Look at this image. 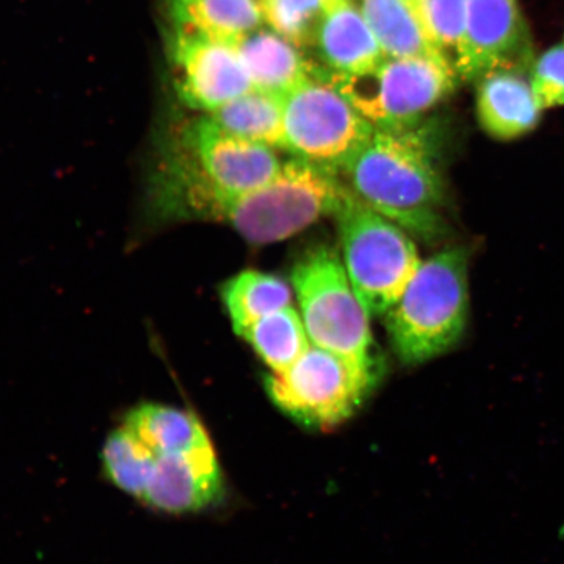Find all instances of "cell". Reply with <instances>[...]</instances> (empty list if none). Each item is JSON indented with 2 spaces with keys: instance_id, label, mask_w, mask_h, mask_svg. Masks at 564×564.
<instances>
[{
  "instance_id": "1",
  "label": "cell",
  "mask_w": 564,
  "mask_h": 564,
  "mask_svg": "<svg viewBox=\"0 0 564 564\" xmlns=\"http://www.w3.org/2000/svg\"><path fill=\"white\" fill-rule=\"evenodd\" d=\"M343 172L359 199L399 227L423 238L443 231L438 152L432 132L420 123L373 130Z\"/></svg>"
},
{
  "instance_id": "2",
  "label": "cell",
  "mask_w": 564,
  "mask_h": 564,
  "mask_svg": "<svg viewBox=\"0 0 564 564\" xmlns=\"http://www.w3.org/2000/svg\"><path fill=\"white\" fill-rule=\"evenodd\" d=\"M335 173L297 158L282 164L270 182L251 193L196 196L189 203L187 220L228 223L251 243L285 241L341 208L351 189Z\"/></svg>"
},
{
  "instance_id": "3",
  "label": "cell",
  "mask_w": 564,
  "mask_h": 564,
  "mask_svg": "<svg viewBox=\"0 0 564 564\" xmlns=\"http://www.w3.org/2000/svg\"><path fill=\"white\" fill-rule=\"evenodd\" d=\"M468 251L447 247L421 262L386 314V327L401 361L422 364L448 351L467 328Z\"/></svg>"
},
{
  "instance_id": "4",
  "label": "cell",
  "mask_w": 564,
  "mask_h": 564,
  "mask_svg": "<svg viewBox=\"0 0 564 564\" xmlns=\"http://www.w3.org/2000/svg\"><path fill=\"white\" fill-rule=\"evenodd\" d=\"M335 217L352 289L370 316L386 315L422 262L415 245L352 192Z\"/></svg>"
},
{
  "instance_id": "5",
  "label": "cell",
  "mask_w": 564,
  "mask_h": 564,
  "mask_svg": "<svg viewBox=\"0 0 564 564\" xmlns=\"http://www.w3.org/2000/svg\"><path fill=\"white\" fill-rule=\"evenodd\" d=\"M292 282L314 347L377 369L370 314L350 284L343 260L321 247L294 267Z\"/></svg>"
},
{
  "instance_id": "6",
  "label": "cell",
  "mask_w": 564,
  "mask_h": 564,
  "mask_svg": "<svg viewBox=\"0 0 564 564\" xmlns=\"http://www.w3.org/2000/svg\"><path fill=\"white\" fill-rule=\"evenodd\" d=\"M326 79L376 129L419 124L434 106L453 94L460 79L449 59L386 58L357 75H337L322 68Z\"/></svg>"
},
{
  "instance_id": "7",
  "label": "cell",
  "mask_w": 564,
  "mask_h": 564,
  "mask_svg": "<svg viewBox=\"0 0 564 564\" xmlns=\"http://www.w3.org/2000/svg\"><path fill=\"white\" fill-rule=\"evenodd\" d=\"M377 369L310 347L299 361L265 380L274 405L302 425L329 429L350 417L373 384Z\"/></svg>"
},
{
  "instance_id": "8",
  "label": "cell",
  "mask_w": 564,
  "mask_h": 564,
  "mask_svg": "<svg viewBox=\"0 0 564 564\" xmlns=\"http://www.w3.org/2000/svg\"><path fill=\"white\" fill-rule=\"evenodd\" d=\"M282 111L286 150L334 172L343 171L376 130L333 84L314 74L282 97Z\"/></svg>"
},
{
  "instance_id": "9",
  "label": "cell",
  "mask_w": 564,
  "mask_h": 564,
  "mask_svg": "<svg viewBox=\"0 0 564 564\" xmlns=\"http://www.w3.org/2000/svg\"><path fill=\"white\" fill-rule=\"evenodd\" d=\"M533 53L518 0H468L467 30L454 63L460 79L477 82L499 68L529 70Z\"/></svg>"
},
{
  "instance_id": "10",
  "label": "cell",
  "mask_w": 564,
  "mask_h": 564,
  "mask_svg": "<svg viewBox=\"0 0 564 564\" xmlns=\"http://www.w3.org/2000/svg\"><path fill=\"white\" fill-rule=\"evenodd\" d=\"M171 55L176 91L192 109L212 112L253 89L235 45L174 33Z\"/></svg>"
},
{
  "instance_id": "11",
  "label": "cell",
  "mask_w": 564,
  "mask_h": 564,
  "mask_svg": "<svg viewBox=\"0 0 564 564\" xmlns=\"http://www.w3.org/2000/svg\"><path fill=\"white\" fill-rule=\"evenodd\" d=\"M153 455V454H152ZM223 474L214 444L153 455L150 481L140 502L160 512H197L220 498Z\"/></svg>"
},
{
  "instance_id": "12",
  "label": "cell",
  "mask_w": 564,
  "mask_h": 564,
  "mask_svg": "<svg viewBox=\"0 0 564 564\" xmlns=\"http://www.w3.org/2000/svg\"><path fill=\"white\" fill-rule=\"evenodd\" d=\"M476 83L478 122L490 138L513 141L538 129L544 110L534 96L528 69H494Z\"/></svg>"
},
{
  "instance_id": "13",
  "label": "cell",
  "mask_w": 564,
  "mask_h": 564,
  "mask_svg": "<svg viewBox=\"0 0 564 564\" xmlns=\"http://www.w3.org/2000/svg\"><path fill=\"white\" fill-rule=\"evenodd\" d=\"M313 46L330 74L357 75L386 58L362 11L350 0H340L326 10L315 33Z\"/></svg>"
},
{
  "instance_id": "14",
  "label": "cell",
  "mask_w": 564,
  "mask_h": 564,
  "mask_svg": "<svg viewBox=\"0 0 564 564\" xmlns=\"http://www.w3.org/2000/svg\"><path fill=\"white\" fill-rule=\"evenodd\" d=\"M237 48L253 89L268 94L284 97L313 75L315 68L300 47L276 32L253 31L239 42Z\"/></svg>"
},
{
  "instance_id": "15",
  "label": "cell",
  "mask_w": 564,
  "mask_h": 564,
  "mask_svg": "<svg viewBox=\"0 0 564 564\" xmlns=\"http://www.w3.org/2000/svg\"><path fill=\"white\" fill-rule=\"evenodd\" d=\"M172 19L174 33L235 46L264 20L256 0H173Z\"/></svg>"
},
{
  "instance_id": "16",
  "label": "cell",
  "mask_w": 564,
  "mask_h": 564,
  "mask_svg": "<svg viewBox=\"0 0 564 564\" xmlns=\"http://www.w3.org/2000/svg\"><path fill=\"white\" fill-rule=\"evenodd\" d=\"M122 425L143 442L153 455L210 446L202 421L188 409L143 403L127 412Z\"/></svg>"
},
{
  "instance_id": "17",
  "label": "cell",
  "mask_w": 564,
  "mask_h": 564,
  "mask_svg": "<svg viewBox=\"0 0 564 564\" xmlns=\"http://www.w3.org/2000/svg\"><path fill=\"white\" fill-rule=\"evenodd\" d=\"M361 11L388 58H447L434 45L419 10L406 0H362Z\"/></svg>"
},
{
  "instance_id": "18",
  "label": "cell",
  "mask_w": 564,
  "mask_h": 564,
  "mask_svg": "<svg viewBox=\"0 0 564 564\" xmlns=\"http://www.w3.org/2000/svg\"><path fill=\"white\" fill-rule=\"evenodd\" d=\"M209 118L232 135L286 150L282 97L252 89L210 112Z\"/></svg>"
},
{
  "instance_id": "19",
  "label": "cell",
  "mask_w": 564,
  "mask_h": 564,
  "mask_svg": "<svg viewBox=\"0 0 564 564\" xmlns=\"http://www.w3.org/2000/svg\"><path fill=\"white\" fill-rule=\"evenodd\" d=\"M221 299L236 334L262 317L292 305V291L284 280L258 271H245L221 289Z\"/></svg>"
},
{
  "instance_id": "20",
  "label": "cell",
  "mask_w": 564,
  "mask_h": 564,
  "mask_svg": "<svg viewBox=\"0 0 564 564\" xmlns=\"http://www.w3.org/2000/svg\"><path fill=\"white\" fill-rule=\"evenodd\" d=\"M241 336L273 372L291 368L312 347L302 316L292 305L262 317Z\"/></svg>"
},
{
  "instance_id": "21",
  "label": "cell",
  "mask_w": 564,
  "mask_h": 564,
  "mask_svg": "<svg viewBox=\"0 0 564 564\" xmlns=\"http://www.w3.org/2000/svg\"><path fill=\"white\" fill-rule=\"evenodd\" d=\"M101 460L106 478L117 489L138 500L143 497L151 477L153 455L122 423L106 438Z\"/></svg>"
},
{
  "instance_id": "22",
  "label": "cell",
  "mask_w": 564,
  "mask_h": 564,
  "mask_svg": "<svg viewBox=\"0 0 564 564\" xmlns=\"http://www.w3.org/2000/svg\"><path fill=\"white\" fill-rule=\"evenodd\" d=\"M263 19L273 31L303 48L313 45L326 13V0H259Z\"/></svg>"
},
{
  "instance_id": "23",
  "label": "cell",
  "mask_w": 564,
  "mask_h": 564,
  "mask_svg": "<svg viewBox=\"0 0 564 564\" xmlns=\"http://www.w3.org/2000/svg\"><path fill=\"white\" fill-rule=\"evenodd\" d=\"M417 10L434 45L454 65L467 30L468 0H420Z\"/></svg>"
},
{
  "instance_id": "24",
  "label": "cell",
  "mask_w": 564,
  "mask_h": 564,
  "mask_svg": "<svg viewBox=\"0 0 564 564\" xmlns=\"http://www.w3.org/2000/svg\"><path fill=\"white\" fill-rule=\"evenodd\" d=\"M529 80L542 110L564 106V41L533 61Z\"/></svg>"
},
{
  "instance_id": "25",
  "label": "cell",
  "mask_w": 564,
  "mask_h": 564,
  "mask_svg": "<svg viewBox=\"0 0 564 564\" xmlns=\"http://www.w3.org/2000/svg\"><path fill=\"white\" fill-rule=\"evenodd\" d=\"M337 2H340V0H326L327 9H328V7H330V6H333V4L337 3Z\"/></svg>"
},
{
  "instance_id": "26",
  "label": "cell",
  "mask_w": 564,
  "mask_h": 564,
  "mask_svg": "<svg viewBox=\"0 0 564 564\" xmlns=\"http://www.w3.org/2000/svg\"><path fill=\"white\" fill-rule=\"evenodd\" d=\"M406 2L413 4L415 7V9H417L420 0H406Z\"/></svg>"
}]
</instances>
